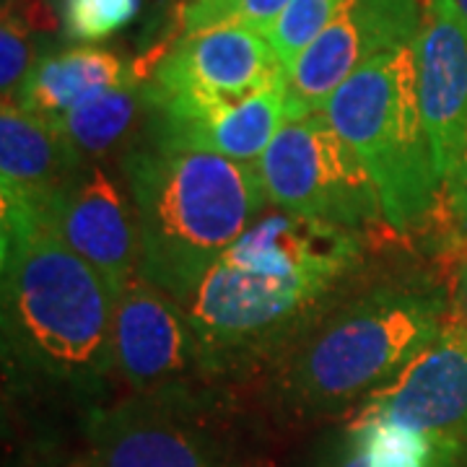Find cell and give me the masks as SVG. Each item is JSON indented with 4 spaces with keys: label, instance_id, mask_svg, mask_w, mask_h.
I'll use <instances>...</instances> for the list:
<instances>
[{
    "label": "cell",
    "instance_id": "cell-1",
    "mask_svg": "<svg viewBox=\"0 0 467 467\" xmlns=\"http://www.w3.org/2000/svg\"><path fill=\"white\" fill-rule=\"evenodd\" d=\"M361 232L267 211L218 257L182 301L205 371L278 343L348 278Z\"/></svg>",
    "mask_w": 467,
    "mask_h": 467
},
{
    "label": "cell",
    "instance_id": "cell-2",
    "mask_svg": "<svg viewBox=\"0 0 467 467\" xmlns=\"http://www.w3.org/2000/svg\"><path fill=\"white\" fill-rule=\"evenodd\" d=\"M3 348L14 367L78 392L109 374L117 294L52 229L47 213L0 202Z\"/></svg>",
    "mask_w": 467,
    "mask_h": 467
},
{
    "label": "cell",
    "instance_id": "cell-3",
    "mask_svg": "<svg viewBox=\"0 0 467 467\" xmlns=\"http://www.w3.org/2000/svg\"><path fill=\"white\" fill-rule=\"evenodd\" d=\"M122 174L140 234L138 278L177 301L270 208L252 164L149 135L125 150Z\"/></svg>",
    "mask_w": 467,
    "mask_h": 467
},
{
    "label": "cell",
    "instance_id": "cell-4",
    "mask_svg": "<svg viewBox=\"0 0 467 467\" xmlns=\"http://www.w3.org/2000/svg\"><path fill=\"white\" fill-rule=\"evenodd\" d=\"M447 319L434 285H377L304 337L281 371V395L301 413L337 410L398 377Z\"/></svg>",
    "mask_w": 467,
    "mask_h": 467
},
{
    "label": "cell",
    "instance_id": "cell-5",
    "mask_svg": "<svg viewBox=\"0 0 467 467\" xmlns=\"http://www.w3.org/2000/svg\"><path fill=\"white\" fill-rule=\"evenodd\" d=\"M322 112L367 169L392 229H416L434 213L444 182L418 107L413 42L358 67Z\"/></svg>",
    "mask_w": 467,
    "mask_h": 467
},
{
    "label": "cell",
    "instance_id": "cell-6",
    "mask_svg": "<svg viewBox=\"0 0 467 467\" xmlns=\"http://www.w3.org/2000/svg\"><path fill=\"white\" fill-rule=\"evenodd\" d=\"M254 169L275 211L350 232L384 221L367 169L322 109L285 117Z\"/></svg>",
    "mask_w": 467,
    "mask_h": 467
},
{
    "label": "cell",
    "instance_id": "cell-7",
    "mask_svg": "<svg viewBox=\"0 0 467 467\" xmlns=\"http://www.w3.org/2000/svg\"><path fill=\"white\" fill-rule=\"evenodd\" d=\"M216 434L182 389L130 395L86 418V467H221Z\"/></svg>",
    "mask_w": 467,
    "mask_h": 467
},
{
    "label": "cell",
    "instance_id": "cell-8",
    "mask_svg": "<svg viewBox=\"0 0 467 467\" xmlns=\"http://www.w3.org/2000/svg\"><path fill=\"white\" fill-rule=\"evenodd\" d=\"M420 14L418 0H346L285 70V117L319 112L358 67L413 42Z\"/></svg>",
    "mask_w": 467,
    "mask_h": 467
},
{
    "label": "cell",
    "instance_id": "cell-9",
    "mask_svg": "<svg viewBox=\"0 0 467 467\" xmlns=\"http://www.w3.org/2000/svg\"><path fill=\"white\" fill-rule=\"evenodd\" d=\"M356 418L434 441L467 444L465 319L450 315L398 377L368 395Z\"/></svg>",
    "mask_w": 467,
    "mask_h": 467
},
{
    "label": "cell",
    "instance_id": "cell-10",
    "mask_svg": "<svg viewBox=\"0 0 467 467\" xmlns=\"http://www.w3.org/2000/svg\"><path fill=\"white\" fill-rule=\"evenodd\" d=\"M285 101V73L239 99H174L156 97L149 88L146 130L169 146L208 150L254 167L284 125Z\"/></svg>",
    "mask_w": 467,
    "mask_h": 467
},
{
    "label": "cell",
    "instance_id": "cell-11",
    "mask_svg": "<svg viewBox=\"0 0 467 467\" xmlns=\"http://www.w3.org/2000/svg\"><path fill=\"white\" fill-rule=\"evenodd\" d=\"M52 229L119 294L138 278L140 234L125 184L99 161H84L47 208Z\"/></svg>",
    "mask_w": 467,
    "mask_h": 467
},
{
    "label": "cell",
    "instance_id": "cell-12",
    "mask_svg": "<svg viewBox=\"0 0 467 467\" xmlns=\"http://www.w3.org/2000/svg\"><path fill=\"white\" fill-rule=\"evenodd\" d=\"M281 73L285 67L265 32L247 24H221L184 32L156 63L149 88L174 99H239Z\"/></svg>",
    "mask_w": 467,
    "mask_h": 467
},
{
    "label": "cell",
    "instance_id": "cell-13",
    "mask_svg": "<svg viewBox=\"0 0 467 467\" xmlns=\"http://www.w3.org/2000/svg\"><path fill=\"white\" fill-rule=\"evenodd\" d=\"M112 361L133 395L177 389L187 371H205L201 343L180 301L140 278L117 294Z\"/></svg>",
    "mask_w": 467,
    "mask_h": 467
},
{
    "label": "cell",
    "instance_id": "cell-14",
    "mask_svg": "<svg viewBox=\"0 0 467 467\" xmlns=\"http://www.w3.org/2000/svg\"><path fill=\"white\" fill-rule=\"evenodd\" d=\"M416 91L441 182L467 135V26L450 0H426L413 39Z\"/></svg>",
    "mask_w": 467,
    "mask_h": 467
},
{
    "label": "cell",
    "instance_id": "cell-15",
    "mask_svg": "<svg viewBox=\"0 0 467 467\" xmlns=\"http://www.w3.org/2000/svg\"><path fill=\"white\" fill-rule=\"evenodd\" d=\"M84 159L55 122L26 112L16 101L0 109V202H21L47 213L52 198Z\"/></svg>",
    "mask_w": 467,
    "mask_h": 467
},
{
    "label": "cell",
    "instance_id": "cell-16",
    "mask_svg": "<svg viewBox=\"0 0 467 467\" xmlns=\"http://www.w3.org/2000/svg\"><path fill=\"white\" fill-rule=\"evenodd\" d=\"M135 78H140L138 67L128 66L117 52L97 45H73L39 57L16 97L8 101L55 122L73 107Z\"/></svg>",
    "mask_w": 467,
    "mask_h": 467
},
{
    "label": "cell",
    "instance_id": "cell-17",
    "mask_svg": "<svg viewBox=\"0 0 467 467\" xmlns=\"http://www.w3.org/2000/svg\"><path fill=\"white\" fill-rule=\"evenodd\" d=\"M315 467H467V444L434 441L353 418Z\"/></svg>",
    "mask_w": 467,
    "mask_h": 467
},
{
    "label": "cell",
    "instance_id": "cell-18",
    "mask_svg": "<svg viewBox=\"0 0 467 467\" xmlns=\"http://www.w3.org/2000/svg\"><path fill=\"white\" fill-rule=\"evenodd\" d=\"M140 122H149V84L135 78L73 107L55 119V128L84 161L101 164L104 156L133 146Z\"/></svg>",
    "mask_w": 467,
    "mask_h": 467
},
{
    "label": "cell",
    "instance_id": "cell-19",
    "mask_svg": "<svg viewBox=\"0 0 467 467\" xmlns=\"http://www.w3.org/2000/svg\"><path fill=\"white\" fill-rule=\"evenodd\" d=\"M63 24L55 0H3L0 24V91L3 101L14 99L32 67L45 57V36Z\"/></svg>",
    "mask_w": 467,
    "mask_h": 467
},
{
    "label": "cell",
    "instance_id": "cell-20",
    "mask_svg": "<svg viewBox=\"0 0 467 467\" xmlns=\"http://www.w3.org/2000/svg\"><path fill=\"white\" fill-rule=\"evenodd\" d=\"M343 3L346 0H291V5L270 24L265 34L285 70L299 57V52L327 26V21L337 14Z\"/></svg>",
    "mask_w": 467,
    "mask_h": 467
},
{
    "label": "cell",
    "instance_id": "cell-21",
    "mask_svg": "<svg viewBox=\"0 0 467 467\" xmlns=\"http://www.w3.org/2000/svg\"><path fill=\"white\" fill-rule=\"evenodd\" d=\"M140 5L143 0H60L63 32L78 45H97L135 21Z\"/></svg>",
    "mask_w": 467,
    "mask_h": 467
},
{
    "label": "cell",
    "instance_id": "cell-22",
    "mask_svg": "<svg viewBox=\"0 0 467 467\" xmlns=\"http://www.w3.org/2000/svg\"><path fill=\"white\" fill-rule=\"evenodd\" d=\"M291 5V0H184V32H201L221 24H247L267 32L270 24Z\"/></svg>",
    "mask_w": 467,
    "mask_h": 467
},
{
    "label": "cell",
    "instance_id": "cell-23",
    "mask_svg": "<svg viewBox=\"0 0 467 467\" xmlns=\"http://www.w3.org/2000/svg\"><path fill=\"white\" fill-rule=\"evenodd\" d=\"M444 192H447V201H450V211L454 223L460 226V232L467 236V135L462 150L454 161V167L444 180Z\"/></svg>",
    "mask_w": 467,
    "mask_h": 467
},
{
    "label": "cell",
    "instance_id": "cell-24",
    "mask_svg": "<svg viewBox=\"0 0 467 467\" xmlns=\"http://www.w3.org/2000/svg\"><path fill=\"white\" fill-rule=\"evenodd\" d=\"M454 306H457V317L467 322V257L460 263L454 275Z\"/></svg>",
    "mask_w": 467,
    "mask_h": 467
},
{
    "label": "cell",
    "instance_id": "cell-25",
    "mask_svg": "<svg viewBox=\"0 0 467 467\" xmlns=\"http://www.w3.org/2000/svg\"><path fill=\"white\" fill-rule=\"evenodd\" d=\"M450 5L454 8V14L460 16V21L467 26V0H450Z\"/></svg>",
    "mask_w": 467,
    "mask_h": 467
}]
</instances>
